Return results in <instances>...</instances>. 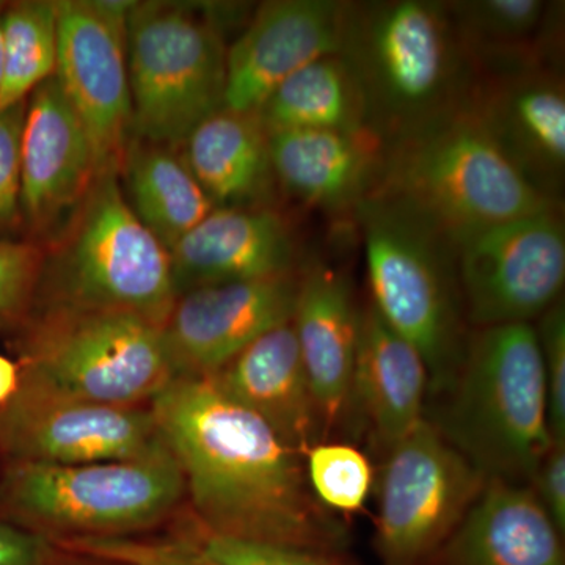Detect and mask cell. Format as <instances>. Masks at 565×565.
I'll return each instance as SVG.
<instances>
[{
	"label": "cell",
	"mask_w": 565,
	"mask_h": 565,
	"mask_svg": "<svg viewBox=\"0 0 565 565\" xmlns=\"http://www.w3.org/2000/svg\"><path fill=\"white\" fill-rule=\"evenodd\" d=\"M2 10L3 6L0 3V81H2Z\"/></svg>",
	"instance_id": "cell-38"
},
{
	"label": "cell",
	"mask_w": 565,
	"mask_h": 565,
	"mask_svg": "<svg viewBox=\"0 0 565 565\" xmlns=\"http://www.w3.org/2000/svg\"><path fill=\"white\" fill-rule=\"evenodd\" d=\"M132 2L57 0L55 79L87 131L99 174L120 172L131 136L126 25Z\"/></svg>",
	"instance_id": "cell-12"
},
{
	"label": "cell",
	"mask_w": 565,
	"mask_h": 565,
	"mask_svg": "<svg viewBox=\"0 0 565 565\" xmlns=\"http://www.w3.org/2000/svg\"><path fill=\"white\" fill-rule=\"evenodd\" d=\"M51 546L50 539L0 519V565H41Z\"/></svg>",
	"instance_id": "cell-35"
},
{
	"label": "cell",
	"mask_w": 565,
	"mask_h": 565,
	"mask_svg": "<svg viewBox=\"0 0 565 565\" xmlns=\"http://www.w3.org/2000/svg\"><path fill=\"white\" fill-rule=\"evenodd\" d=\"M300 274L180 294L163 322L178 375L207 377L275 327L291 322Z\"/></svg>",
	"instance_id": "cell-15"
},
{
	"label": "cell",
	"mask_w": 565,
	"mask_h": 565,
	"mask_svg": "<svg viewBox=\"0 0 565 565\" xmlns=\"http://www.w3.org/2000/svg\"><path fill=\"white\" fill-rule=\"evenodd\" d=\"M184 498L170 451L84 465L9 462L0 479L10 522L50 541L126 537L161 523Z\"/></svg>",
	"instance_id": "cell-9"
},
{
	"label": "cell",
	"mask_w": 565,
	"mask_h": 565,
	"mask_svg": "<svg viewBox=\"0 0 565 565\" xmlns=\"http://www.w3.org/2000/svg\"><path fill=\"white\" fill-rule=\"evenodd\" d=\"M99 177L87 131L57 79L28 98L21 136L22 239L46 245L62 232Z\"/></svg>",
	"instance_id": "cell-14"
},
{
	"label": "cell",
	"mask_w": 565,
	"mask_h": 565,
	"mask_svg": "<svg viewBox=\"0 0 565 565\" xmlns=\"http://www.w3.org/2000/svg\"><path fill=\"white\" fill-rule=\"evenodd\" d=\"M207 379L259 416L297 455L305 457L326 441L291 322L264 333Z\"/></svg>",
	"instance_id": "cell-20"
},
{
	"label": "cell",
	"mask_w": 565,
	"mask_h": 565,
	"mask_svg": "<svg viewBox=\"0 0 565 565\" xmlns=\"http://www.w3.org/2000/svg\"><path fill=\"white\" fill-rule=\"evenodd\" d=\"M177 297L170 252L136 217L118 174L103 173L43 245L32 307L125 311L163 326Z\"/></svg>",
	"instance_id": "cell-6"
},
{
	"label": "cell",
	"mask_w": 565,
	"mask_h": 565,
	"mask_svg": "<svg viewBox=\"0 0 565 565\" xmlns=\"http://www.w3.org/2000/svg\"><path fill=\"white\" fill-rule=\"evenodd\" d=\"M71 552L118 561L128 565H206L173 537H84L65 542Z\"/></svg>",
	"instance_id": "cell-33"
},
{
	"label": "cell",
	"mask_w": 565,
	"mask_h": 565,
	"mask_svg": "<svg viewBox=\"0 0 565 565\" xmlns=\"http://www.w3.org/2000/svg\"><path fill=\"white\" fill-rule=\"evenodd\" d=\"M427 422L487 481L530 486L553 446L534 323L473 329Z\"/></svg>",
	"instance_id": "cell-3"
},
{
	"label": "cell",
	"mask_w": 565,
	"mask_h": 565,
	"mask_svg": "<svg viewBox=\"0 0 565 565\" xmlns=\"http://www.w3.org/2000/svg\"><path fill=\"white\" fill-rule=\"evenodd\" d=\"M207 534L343 555L348 531L316 500L303 457L207 377L178 375L150 403Z\"/></svg>",
	"instance_id": "cell-1"
},
{
	"label": "cell",
	"mask_w": 565,
	"mask_h": 565,
	"mask_svg": "<svg viewBox=\"0 0 565 565\" xmlns=\"http://www.w3.org/2000/svg\"><path fill=\"white\" fill-rule=\"evenodd\" d=\"M41 565H128L118 563V561L104 559L90 555H82V553L70 552V550L61 548V546L52 544L46 559Z\"/></svg>",
	"instance_id": "cell-37"
},
{
	"label": "cell",
	"mask_w": 565,
	"mask_h": 565,
	"mask_svg": "<svg viewBox=\"0 0 565 565\" xmlns=\"http://www.w3.org/2000/svg\"><path fill=\"white\" fill-rule=\"evenodd\" d=\"M57 0H22L2 10L0 110L28 102L57 66Z\"/></svg>",
	"instance_id": "cell-27"
},
{
	"label": "cell",
	"mask_w": 565,
	"mask_h": 565,
	"mask_svg": "<svg viewBox=\"0 0 565 565\" xmlns=\"http://www.w3.org/2000/svg\"><path fill=\"white\" fill-rule=\"evenodd\" d=\"M374 193L411 207L455 243L559 207L516 169L468 103L388 145Z\"/></svg>",
	"instance_id": "cell-4"
},
{
	"label": "cell",
	"mask_w": 565,
	"mask_h": 565,
	"mask_svg": "<svg viewBox=\"0 0 565 565\" xmlns=\"http://www.w3.org/2000/svg\"><path fill=\"white\" fill-rule=\"evenodd\" d=\"M531 489L559 533L565 530V444H553L531 479Z\"/></svg>",
	"instance_id": "cell-34"
},
{
	"label": "cell",
	"mask_w": 565,
	"mask_h": 565,
	"mask_svg": "<svg viewBox=\"0 0 565 565\" xmlns=\"http://www.w3.org/2000/svg\"><path fill=\"white\" fill-rule=\"evenodd\" d=\"M256 115L267 134L367 128L362 88L340 54L326 55L296 71Z\"/></svg>",
	"instance_id": "cell-26"
},
{
	"label": "cell",
	"mask_w": 565,
	"mask_h": 565,
	"mask_svg": "<svg viewBox=\"0 0 565 565\" xmlns=\"http://www.w3.org/2000/svg\"><path fill=\"white\" fill-rule=\"evenodd\" d=\"M363 236L371 303L422 353L429 394L455 375L467 343L456 243L411 207L385 195L353 211Z\"/></svg>",
	"instance_id": "cell-5"
},
{
	"label": "cell",
	"mask_w": 565,
	"mask_h": 565,
	"mask_svg": "<svg viewBox=\"0 0 565 565\" xmlns=\"http://www.w3.org/2000/svg\"><path fill=\"white\" fill-rule=\"evenodd\" d=\"M308 486L330 512H359L374 486L370 459L349 444H321L308 449L303 457Z\"/></svg>",
	"instance_id": "cell-28"
},
{
	"label": "cell",
	"mask_w": 565,
	"mask_h": 565,
	"mask_svg": "<svg viewBox=\"0 0 565 565\" xmlns=\"http://www.w3.org/2000/svg\"><path fill=\"white\" fill-rule=\"evenodd\" d=\"M423 565H565L563 535L530 486L489 481Z\"/></svg>",
	"instance_id": "cell-23"
},
{
	"label": "cell",
	"mask_w": 565,
	"mask_h": 565,
	"mask_svg": "<svg viewBox=\"0 0 565 565\" xmlns=\"http://www.w3.org/2000/svg\"><path fill=\"white\" fill-rule=\"evenodd\" d=\"M173 537L206 565H345L333 553L207 534L192 522Z\"/></svg>",
	"instance_id": "cell-29"
},
{
	"label": "cell",
	"mask_w": 565,
	"mask_h": 565,
	"mask_svg": "<svg viewBox=\"0 0 565 565\" xmlns=\"http://www.w3.org/2000/svg\"><path fill=\"white\" fill-rule=\"evenodd\" d=\"M28 102L0 110V239L22 234L21 136Z\"/></svg>",
	"instance_id": "cell-31"
},
{
	"label": "cell",
	"mask_w": 565,
	"mask_h": 565,
	"mask_svg": "<svg viewBox=\"0 0 565 565\" xmlns=\"http://www.w3.org/2000/svg\"><path fill=\"white\" fill-rule=\"evenodd\" d=\"M296 250L273 207H214L170 250L177 294L296 273Z\"/></svg>",
	"instance_id": "cell-19"
},
{
	"label": "cell",
	"mask_w": 565,
	"mask_h": 565,
	"mask_svg": "<svg viewBox=\"0 0 565 565\" xmlns=\"http://www.w3.org/2000/svg\"><path fill=\"white\" fill-rule=\"evenodd\" d=\"M471 109L527 180L557 200L565 173V92L552 66L478 74Z\"/></svg>",
	"instance_id": "cell-17"
},
{
	"label": "cell",
	"mask_w": 565,
	"mask_h": 565,
	"mask_svg": "<svg viewBox=\"0 0 565 565\" xmlns=\"http://www.w3.org/2000/svg\"><path fill=\"white\" fill-rule=\"evenodd\" d=\"M180 151L215 207L269 203L277 180L258 115L222 109L200 122Z\"/></svg>",
	"instance_id": "cell-24"
},
{
	"label": "cell",
	"mask_w": 565,
	"mask_h": 565,
	"mask_svg": "<svg viewBox=\"0 0 565 565\" xmlns=\"http://www.w3.org/2000/svg\"><path fill=\"white\" fill-rule=\"evenodd\" d=\"M487 479L423 419L384 456L375 552L381 565H423L445 544Z\"/></svg>",
	"instance_id": "cell-10"
},
{
	"label": "cell",
	"mask_w": 565,
	"mask_h": 565,
	"mask_svg": "<svg viewBox=\"0 0 565 565\" xmlns=\"http://www.w3.org/2000/svg\"><path fill=\"white\" fill-rule=\"evenodd\" d=\"M429 385L422 353L382 318L373 303L360 308L344 426L366 433L384 457L426 418Z\"/></svg>",
	"instance_id": "cell-18"
},
{
	"label": "cell",
	"mask_w": 565,
	"mask_h": 565,
	"mask_svg": "<svg viewBox=\"0 0 565 565\" xmlns=\"http://www.w3.org/2000/svg\"><path fill=\"white\" fill-rule=\"evenodd\" d=\"M535 327L544 366L548 424L553 444H565V308L563 299Z\"/></svg>",
	"instance_id": "cell-32"
},
{
	"label": "cell",
	"mask_w": 565,
	"mask_h": 565,
	"mask_svg": "<svg viewBox=\"0 0 565 565\" xmlns=\"http://www.w3.org/2000/svg\"><path fill=\"white\" fill-rule=\"evenodd\" d=\"M277 184L327 211H355L381 184L388 145L370 128L269 134Z\"/></svg>",
	"instance_id": "cell-21"
},
{
	"label": "cell",
	"mask_w": 565,
	"mask_h": 565,
	"mask_svg": "<svg viewBox=\"0 0 565 565\" xmlns=\"http://www.w3.org/2000/svg\"><path fill=\"white\" fill-rule=\"evenodd\" d=\"M456 262L471 329L533 323L559 302L564 289L565 228L559 207L460 237Z\"/></svg>",
	"instance_id": "cell-11"
},
{
	"label": "cell",
	"mask_w": 565,
	"mask_h": 565,
	"mask_svg": "<svg viewBox=\"0 0 565 565\" xmlns=\"http://www.w3.org/2000/svg\"><path fill=\"white\" fill-rule=\"evenodd\" d=\"M340 55L386 145L465 106L478 77L445 2H348Z\"/></svg>",
	"instance_id": "cell-2"
},
{
	"label": "cell",
	"mask_w": 565,
	"mask_h": 565,
	"mask_svg": "<svg viewBox=\"0 0 565 565\" xmlns=\"http://www.w3.org/2000/svg\"><path fill=\"white\" fill-rule=\"evenodd\" d=\"M18 351L21 384L41 392L139 407L177 377L162 323L125 311L32 307Z\"/></svg>",
	"instance_id": "cell-7"
},
{
	"label": "cell",
	"mask_w": 565,
	"mask_h": 565,
	"mask_svg": "<svg viewBox=\"0 0 565 565\" xmlns=\"http://www.w3.org/2000/svg\"><path fill=\"white\" fill-rule=\"evenodd\" d=\"M43 247L25 239H0V322H21L39 288Z\"/></svg>",
	"instance_id": "cell-30"
},
{
	"label": "cell",
	"mask_w": 565,
	"mask_h": 565,
	"mask_svg": "<svg viewBox=\"0 0 565 565\" xmlns=\"http://www.w3.org/2000/svg\"><path fill=\"white\" fill-rule=\"evenodd\" d=\"M226 7L132 2L126 25L132 139L180 150L225 106Z\"/></svg>",
	"instance_id": "cell-8"
},
{
	"label": "cell",
	"mask_w": 565,
	"mask_h": 565,
	"mask_svg": "<svg viewBox=\"0 0 565 565\" xmlns=\"http://www.w3.org/2000/svg\"><path fill=\"white\" fill-rule=\"evenodd\" d=\"M348 2L270 0L228 44L223 109L256 114L275 88L308 63L340 54Z\"/></svg>",
	"instance_id": "cell-16"
},
{
	"label": "cell",
	"mask_w": 565,
	"mask_h": 565,
	"mask_svg": "<svg viewBox=\"0 0 565 565\" xmlns=\"http://www.w3.org/2000/svg\"><path fill=\"white\" fill-rule=\"evenodd\" d=\"M167 451L150 405L90 403L21 384L0 408V455L9 462L84 465Z\"/></svg>",
	"instance_id": "cell-13"
},
{
	"label": "cell",
	"mask_w": 565,
	"mask_h": 565,
	"mask_svg": "<svg viewBox=\"0 0 565 565\" xmlns=\"http://www.w3.org/2000/svg\"><path fill=\"white\" fill-rule=\"evenodd\" d=\"M21 386L20 363L0 353V408L13 399Z\"/></svg>",
	"instance_id": "cell-36"
},
{
	"label": "cell",
	"mask_w": 565,
	"mask_h": 565,
	"mask_svg": "<svg viewBox=\"0 0 565 565\" xmlns=\"http://www.w3.org/2000/svg\"><path fill=\"white\" fill-rule=\"evenodd\" d=\"M359 322L360 307L343 273L316 264L300 274L291 326L326 438L348 412Z\"/></svg>",
	"instance_id": "cell-22"
},
{
	"label": "cell",
	"mask_w": 565,
	"mask_h": 565,
	"mask_svg": "<svg viewBox=\"0 0 565 565\" xmlns=\"http://www.w3.org/2000/svg\"><path fill=\"white\" fill-rule=\"evenodd\" d=\"M118 180L136 217L169 252L215 207L181 151L166 145L129 140Z\"/></svg>",
	"instance_id": "cell-25"
}]
</instances>
